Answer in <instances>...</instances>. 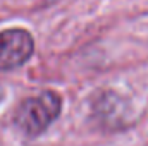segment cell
Instances as JSON below:
<instances>
[{"label": "cell", "instance_id": "obj_1", "mask_svg": "<svg viewBox=\"0 0 148 146\" xmlns=\"http://www.w3.org/2000/svg\"><path fill=\"white\" fill-rule=\"evenodd\" d=\"M62 98L55 91H41L21 102L14 113V124L28 138L43 134L60 115Z\"/></svg>", "mask_w": 148, "mask_h": 146}, {"label": "cell", "instance_id": "obj_2", "mask_svg": "<svg viewBox=\"0 0 148 146\" xmlns=\"http://www.w3.org/2000/svg\"><path fill=\"white\" fill-rule=\"evenodd\" d=\"M35 52V40L28 29L10 28L0 31V71H14L24 65Z\"/></svg>", "mask_w": 148, "mask_h": 146}]
</instances>
